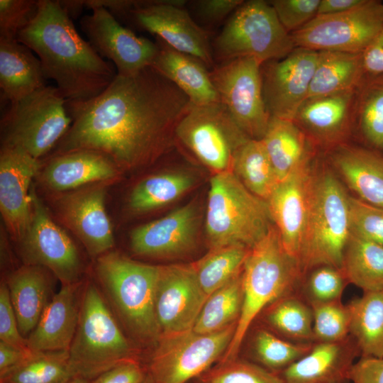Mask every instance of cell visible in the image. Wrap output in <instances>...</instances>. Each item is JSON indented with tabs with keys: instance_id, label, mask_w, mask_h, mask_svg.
Here are the masks:
<instances>
[{
	"instance_id": "obj_1",
	"label": "cell",
	"mask_w": 383,
	"mask_h": 383,
	"mask_svg": "<svg viewBox=\"0 0 383 383\" xmlns=\"http://www.w3.org/2000/svg\"><path fill=\"white\" fill-rule=\"evenodd\" d=\"M191 104L179 88L151 66L133 74H117L95 98L67 101L72 122L53 155L96 151L121 171L149 165L170 148Z\"/></svg>"
},
{
	"instance_id": "obj_2",
	"label": "cell",
	"mask_w": 383,
	"mask_h": 383,
	"mask_svg": "<svg viewBox=\"0 0 383 383\" xmlns=\"http://www.w3.org/2000/svg\"><path fill=\"white\" fill-rule=\"evenodd\" d=\"M38 12L17 40L35 52L46 79L67 101H83L101 94L117 75L77 30L57 0H38Z\"/></svg>"
},
{
	"instance_id": "obj_3",
	"label": "cell",
	"mask_w": 383,
	"mask_h": 383,
	"mask_svg": "<svg viewBox=\"0 0 383 383\" xmlns=\"http://www.w3.org/2000/svg\"><path fill=\"white\" fill-rule=\"evenodd\" d=\"M350 195L327 159H315L299 255L302 276L321 265L342 268L351 234Z\"/></svg>"
},
{
	"instance_id": "obj_4",
	"label": "cell",
	"mask_w": 383,
	"mask_h": 383,
	"mask_svg": "<svg viewBox=\"0 0 383 383\" xmlns=\"http://www.w3.org/2000/svg\"><path fill=\"white\" fill-rule=\"evenodd\" d=\"M302 274L299 261L284 249L274 225L250 248L242 272L243 304L233 338L220 362L236 358L260 313L282 296L297 289Z\"/></svg>"
},
{
	"instance_id": "obj_5",
	"label": "cell",
	"mask_w": 383,
	"mask_h": 383,
	"mask_svg": "<svg viewBox=\"0 0 383 383\" xmlns=\"http://www.w3.org/2000/svg\"><path fill=\"white\" fill-rule=\"evenodd\" d=\"M274 225L267 201L251 193L232 171L213 174L205 218L210 249L232 245L252 248Z\"/></svg>"
},
{
	"instance_id": "obj_6",
	"label": "cell",
	"mask_w": 383,
	"mask_h": 383,
	"mask_svg": "<svg viewBox=\"0 0 383 383\" xmlns=\"http://www.w3.org/2000/svg\"><path fill=\"white\" fill-rule=\"evenodd\" d=\"M160 266L134 261L116 252L97 257L96 273L125 326L138 340L156 343L160 336L155 293Z\"/></svg>"
},
{
	"instance_id": "obj_7",
	"label": "cell",
	"mask_w": 383,
	"mask_h": 383,
	"mask_svg": "<svg viewBox=\"0 0 383 383\" xmlns=\"http://www.w3.org/2000/svg\"><path fill=\"white\" fill-rule=\"evenodd\" d=\"M68 353L75 376L88 381L136 360L134 348L92 282L83 287L79 322Z\"/></svg>"
},
{
	"instance_id": "obj_8",
	"label": "cell",
	"mask_w": 383,
	"mask_h": 383,
	"mask_svg": "<svg viewBox=\"0 0 383 383\" xmlns=\"http://www.w3.org/2000/svg\"><path fill=\"white\" fill-rule=\"evenodd\" d=\"M66 102L56 87L48 85L10 102L1 119V146L40 160L56 148L71 126Z\"/></svg>"
},
{
	"instance_id": "obj_9",
	"label": "cell",
	"mask_w": 383,
	"mask_h": 383,
	"mask_svg": "<svg viewBox=\"0 0 383 383\" xmlns=\"http://www.w3.org/2000/svg\"><path fill=\"white\" fill-rule=\"evenodd\" d=\"M292 37L263 0L244 1L215 40L214 52L221 62L252 57L262 65L283 58L294 48Z\"/></svg>"
},
{
	"instance_id": "obj_10",
	"label": "cell",
	"mask_w": 383,
	"mask_h": 383,
	"mask_svg": "<svg viewBox=\"0 0 383 383\" xmlns=\"http://www.w3.org/2000/svg\"><path fill=\"white\" fill-rule=\"evenodd\" d=\"M175 138L213 174L231 171L234 156L250 138L221 102L191 104Z\"/></svg>"
},
{
	"instance_id": "obj_11",
	"label": "cell",
	"mask_w": 383,
	"mask_h": 383,
	"mask_svg": "<svg viewBox=\"0 0 383 383\" xmlns=\"http://www.w3.org/2000/svg\"><path fill=\"white\" fill-rule=\"evenodd\" d=\"M237 323L211 333L190 330L160 336L152 353L148 374L153 383H187L223 357Z\"/></svg>"
},
{
	"instance_id": "obj_12",
	"label": "cell",
	"mask_w": 383,
	"mask_h": 383,
	"mask_svg": "<svg viewBox=\"0 0 383 383\" xmlns=\"http://www.w3.org/2000/svg\"><path fill=\"white\" fill-rule=\"evenodd\" d=\"M382 28L383 3L365 0L343 13L317 15L291 35L297 48L362 52Z\"/></svg>"
},
{
	"instance_id": "obj_13",
	"label": "cell",
	"mask_w": 383,
	"mask_h": 383,
	"mask_svg": "<svg viewBox=\"0 0 383 383\" xmlns=\"http://www.w3.org/2000/svg\"><path fill=\"white\" fill-rule=\"evenodd\" d=\"M261 66L255 58L240 57L210 71L220 101L244 133L257 140L263 138L271 118L263 97Z\"/></svg>"
},
{
	"instance_id": "obj_14",
	"label": "cell",
	"mask_w": 383,
	"mask_h": 383,
	"mask_svg": "<svg viewBox=\"0 0 383 383\" xmlns=\"http://www.w3.org/2000/svg\"><path fill=\"white\" fill-rule=\"evenodd\" d=\"M18 243L26 265L48 269L62 285L82 281V265L75 244L34 193L30 221Z\"/></svg>"
},
{
	"instance_id": "obj_15",
	"label": "cell",
	"mask_w": 383,
	"mask_h": 383,
	"mask_svg": "<svg viewBox=\"0 0 383 383\" xmlns=\"http://www.w3.org/2000/svg\"><path fill=\"white\" fill-rule=\"evenodd\" d=\"M185 2L138 1L128 16L140 28L155 35L172 48L199 59L208 67H213L209 34L192 18L184 7Z\"/></svg>"
},
{
	"instance_id": "obj_16",
	"label": "cell",
	"mask_w": 383,
	"mask_h": 383,
	"mask_svg": "<svg viewBox=\"0 0 383 383\" xmlns=\"http://www.w3.org/2000/svg\"><path fill=\"white\" fill-rule=\"evenodd\" d=\"M88 9L91 12L81 18V29L97 53L113 64L117 74H133L152 65L157 43L123 27L106 8Z\"/></svg>"
},
{
	"instance_id": "obj_17",
	"label": "cell",
	"mask_w": 383,
	"mask_h": 383,
	"mask_svg": "<svg viewBox=\"0 0 383 383\" xmlns=\"http://www.w3.org/2000/svg\"><path fill=\"white\" fill-rule=\"evenodd\" d=\"M318 52L296 47L283 58L262 65V93L270 117L292 121L307 98Z\"/></svg>"
},
{
	"instance_id": "obj_18",
	"label": "cell",
	"mask_w": 383,
	"mask_h": 383,
	"mask_svg": "<svg viewBox=\"0 0 383 383\" xmlns=\"http://www.w3.org/2000/svg\"><path fill=\"white\" fill-rule=\"evenodd\" d=\"M208 297L191 264L160 265L155 293L160 336L192 330Z\"/></svg>"
},
{
	"instance_id": "obj_19",
	"label": "cell",
	"mask_w": 383,
	"mask_h": 383,
	"mask_svg": "<svg viewBox=\"0 0 383 383\" xmlns=\"http://www.w3.org/2000/svg\"><path fill=\"white\" fill-rule=\"evenodd\" d=\"M104 184L66 192L55 201L60 220L80 240L92 257L108 252L114 245L113 229L105 207Z\"/></svg>"
},
{
	"instance_id": "obj_20",
	"label": "cell",
	"mask_w": 383,
	"mask_h": 383,
	"mask_svg": "<svg viewBox=\"0 0 383 383\" xmlns=\"http://www.w3.org/2000/svg\"><path fill=\"white\" fill-rule=\"evenodd\" d=\"M199 226V209L196 202H190L133 230L131 250L142 257H179L196 246Z\"/></svg>"
},
{
	"instance_id": "obj_21",
	"label": "cell",
	"mask_w": 383,
	"mask_h": 383,
	"mask_svg": "<svg viewBox=\"0 0 383 383\" xmlns=\"http://www.w3.org/2000/svg\"><path fill=\"white\" fill-rule=\"evenodd\" d=\"M355 89L307 98L298 109L292 121L318 151L326 152L353 137Z\"/></svg>"
},
{
	"instance_id": "obj_22",
	"label": "cell",
	"mask_w": 383,
	"mask_h": 383,
	"mask_svg": "<svg viewBox=\"0 0 383 383\" xmlns=\"http://www.w3.org/2000/svg\"><path fill=\"white\" fill-rule=\"evenodd\" d=\"M40 160L21 150L1 146L0 211L12 238L19 242L32 214L30 187L40 169Z\"/></svg>"
},
{
	"instance_id": "obj_23",
	"label": "cell",
	"mask_w": 383,
	"mask_h": 383,
	"mask_svg": "<svg viewBox=\"0 0 383 383\" xmlns=\"http://www.w3.org/2000/svg\"><path fill=\"white\" fill-rule=\"evenodd\" d=\"M316 157L279 182L267 201L284 249L298 261Z\"/></svg>"
},
{
	"instance_id": "obj_24",
	"label": "cell",
	"mask_w": 383,
	"mask_h": 383,
	"mask_svg": "<svg viewBox=\"0 0 383 383\" xmlns=\"http://www.w3.org/2000/svg\"><path fill=\"white\" fill-rule=\"evenodd\" d=\"M82 281L63 284L54 294L35 328L26 338L27 347L34 352L68 351L80 313Z\"/></svg>"
},
{
	"instance_id": "obj_25",
	"label": "cell",
	"mask_w": 383,
	"mask_h": 383,
	"mask_svg": "<svg viewBox=\"0 0 383 383\" xmlns=\"http://www.w3.org/2000/svg\"><path fill=\"white\" fill-rule=\"evenodd\" d=\"M326 154L357 198L383 209V152L348 142Z\"/></svg>"
},
{
	"instance_id": "obj_26",
	"label": "cell",
	"mask_w": 383,
	"mask_h": 383,
	"mask_svg": "<svg viewBox=\"0 0 383 383\" xmlns=\"http://www.w3.org/2000/svg\"><path fill=\"white\" fill-rule=\"evenodd\" d=\"M360 357L350 335L338 342L313 343L307 354L279 374L285 383H346L350 368Z\"/></svg>"
},
{
	"instance_id": "obj_27",
	"label": "cell",
	"mask_w": 383,
	"mask_h": 383,
	"mask_svg": "<svg viewBox=\"0 0 383 383\" xmlns=\"http://www.w3.org/2000/svg\"><path fill=\"white\" fill-rule=\"evenodd\" d=\"M121 172L105 155L80 150L53 155L43 169L42 180L50 189L69 192L114 179Z\"/></svg>"
},
{
	"instance_id": "obj_28",
	"label": "cell",
	"mask_w": 383,
	"mask_h": 383,
	"mask_svg": "<svg viewBox=\"0 0 383 383\" xmlns=\"http://www.w3.org/2000/svg\"><path fill=\"white\" fill-rule=\"evenodd\" d=\"M53 277L43 267L25 264L5 280L20 332L25 338L35 328L54 295Z\"/></svg>"
},
{
	"instance_id": "obj_29",
	"label": "cell",
	"mask_w": 383,
	"mask_h": 383,
	"mask_svg": "<svg viewBox=\"0 0 383 383\" xmlns=\"http://www.w3.org/2000/svg\"><path fill=\"white\" fill-rule=\"evenodd\" d=\"M158 41L159 50L151 67L179 88L192 104L220 101L210 71L203 62Z\"/></svg>"
},
{
	"instance_id": "obj_30",
	"label": "cell",
	"mask_w": 383,
	"mask_h": 383,
	"mask_svg": "<svg viewBox=\"0 0 383 383\" xmlns=\"http://www.w3.org/2000/svg\"><path fill=\"white\" fill-rule=\"evenodd\" d=\"M46 86L40 60L17 39L0 38V88L9 102Z\"/></svg>"
},
{
	"instance_id": "obj_31",
	"label": "cell",
	"mask_w": 383,
	"mask_h": 383,
	"mask_svg": "<svg viewBox=\"0 0 383 383\" xmlns=\"http://www.w3.org/2000/svg\"><path fill=\"white\" fill-rule=\"evenodd\" d=\"M261 140L279 182L317 155L316 148L293 121L271 117Z\"/></svg>"
},
{
	"instance_id": "obj_32",
	"label": "cell",
	"mask_w": 383,
	"mask_h": 383,
	"mask_svg": "<svg viewBox=\"0 0 383 383\" xmlns=\"http://www.w3.org/2000/svg\"><path fill=\"white\" fill-rule=\"evenodd\" d=\"M353 137L383 152V75L363 76L355 89Z\"/></svg>"
},
{
	"instance_id": "obj_33",
	"label": "cell",
	"mask_w": 383,
	"mask_h": 383,
	"mask_svg": "<svg viewBox=\"0 0 383 383\" xmlns=\"http://www.w3.org/2000/svg\"><path fill=\"white\" fill-rule=\"evenodd\" d=\"M259 317L262 326L284 339L297 343H313V309L296 289L271 303Z\"/></svg>"
},
{
	"instance_id": "obj_34",
	"label": "cell",
	"mask_w": 383,
	"mask_h": 383,
	"mask_svg": "<svg viewBox=\"0 0 383 383\" xmlns=\"http://www.w3.org/2000/svg\"><path fill=\"white\" fill-rule=\"evenodd\" d=\"M363 76L362 52L319 51L307 98L354 89Z\"/></svg>"
},
{
	"instance_id": "obj_35",
	"label": "cell",
	"mask_w": 383,
	"mask_h": 383,
	"mask_svg": "<svg viewBox=\"0 0 383 383\" xmlns=\"http://www.w3.org/2000/svg\"><path fill=\"white\" fill-rule=\"evenodd\" d=\"M350 335L360 357H383V290L363 292L347 304Z\"/></svg>"
},
{
	"instance_id": "obj_36",
	"label": "cell",
	"mask_w": 383,
	"mask_h": 383,
	"mask_svg": "<svg viewBox=\"0 0 383 383\" xmlns=\"http://www.w3.org/2000/svg\"><path fill=\"white\" fill-rule=\"evenodd\" d=\"M196 179L189 172L170 170L152 174L140 181L132 189L128 207L143 213L167 205L190 190Z\"/></svg>"
},
{
	"instance_id": "obj_37",
	"label": "cell",
	"mask_w": 383,
	"mask_h": 383,
	"mask_svg": "<svg viewBox=\"0 0 383 383\" xmlns=\"http://www.w3.org/2000/svg\"><path fill=\"white\" fill-rule=\"evenodd\" d=\"M342 270L349 282L362 292L383 290V245L351 233Z\"/></svg>"
},
{
	"instance_id": "obj_38",
	"label": "cell",
	"mask_w": 383,
	"mask_h": 383,
	"mask_svg": "<svg viewBox=\"0 0 383 383\" xmlns=\"http://www.w3.org/2000/svg\"><path fill=\"white\" fill-rule=\"evenodd\" d=\"M231 171L251 193L265 201L279 182L262 140L249 139L238 149Z\"/></svg>"
},
{
	"instance_id": "obj_39",
	"label": "cell",
	"mask_w": 383,
	"mask_h": 383,
	"mask_svg": "<svg viewBox=\"0 0 383 383\" xmlns=\"http://www.w3.org/2000/svg\"><path fill=\"white\" fill-rule=\"evenodd\" d=\"M250 250L239 245L211 248L200 260L191 263L208 296L242 273Z\"/></svg>"
},
{
	"instance_id": "obj_40",
	"label": "cell",
	"mask_w": 383,
	"mask_h": 383,
	"mask_svg": "<svg viewBox=\"0 0 383 383\" xmlns=\"http://www.w3.org/2000/svg\"><path fill=\"white\" fill-rule=\"evenodd\" d=\"M68 351L34 352L0 376L1 383H65L75 377Z\"/></svg>"
},
{
	"instance_id": "obj_41",
	"label": "cell",
	"mask_w": 383,
	"mask_h": 383,
	"mask_svg": "<svg viewBox=\"0 0 383 383\" xmlns=\"http://www.w3.org/2000/svg\"><path fill=\"white\" fill-rule=\"evenodd\" d=\"M243 304L241 273L209 296L193 331L200 333H211L238 323Z\"/></svg>"
},
{
	"instance_id": "obj_42",
	"label": "cell",
	"mask_w": 383,
	"mask_h": 383,
	"mask_svg": "<svg viewBox=\"0 0 383 383\" xmlns=\"http://www.w3.org/2000/svg\"><path fill=\"white\" fill-rule=\"evenodd\" d=\"M313 345L287 340L260 325L252 335L250 350L256 364L279 374L307 354Z\"/></svg>"
},
{
	"instance_id": "obj_43",
	"label": "cell",
	"mask_w": 383,
	"mask_h": 383,
	"mask_svg": "<svg viewBox=\"0 0 383 383\" xmlns=\"http://www.w3.org/2000/svg\"><path fill=\"white\" fill-rule=\"evenodd\" d=\"M348 284L342 268L321 265L312 268L301 277L296 291L312 308L341 300Z\"/></svg>"
},
{
	"instance_id": "obj_44",
	"label": "cell",
	"mask_w": 383,
	"mask_h": 383,
	"mask_svg": "<svg viewBox=\"0 0 383 383\" xmlns=\"http://www.w3.org/2000/svg\"><path fill=\"white\" fill-rule=\"evenodd\" d=\"M196 379V383H285L279 374L248 360L220 362Z\"/></svg>"
},
{
	"instance_id": "obj_45",
	"label": "cell",
	"mask_w": 383,
	"mask_h": 383,
	"mask_svg": "<svg viewBox=\"0 0 383 383\" xmlns=\"http://www.w3.org/2000/svg\"><path fill=\"white\" fill-rule=\"evenodd\" d=\"M313 309V343H333L350 336V315L341 300L320 304Z\"/></svg>"
},
{
	"instance_id": "obj_46",
	"label": "cell",
	"mask_w": 383,
	"mask_h": 383,
	"mask_svg": "<svg viewBox=\"0 0 383 383\" xmlns=\"http://www.w3.org/2000/svg\"><path fill=\"white\" fill-rule=\"evenodd\" d=\"M351 233L383 245V209L350 196Z\"/></svg>"
},
{
	"instance_id": "obj_47",
	"label": "cell",
	"mask_w": 383,
	"mask_h": 383,
	"mask_svg": "<svg viewBox=\"0 0 383 383\" xmlns=\"http://www.w3.org/2000/svg\"><path fill=\"white\" fill-rule=\"evenodd\" d=\"M38 9V0H0V38L17 39Z\"/></svg>"
},
{
	"instance_id": "obj_48",
	"label": "cell",
	"mask_w": 383,
	"mask_h": 383,
	"mask_svg": "<svg viewBox=\"0 0 383 383\" xmlns=\"http://www.w3.org/2000/svg\"><path fill=\"white\" fill-rule=\"evenodd\" d=\"M269 3L281 24L291 34L317 16L320 0H272Z\"/></svg>"
},
{
	"instance_id": "obj_49",
	"label": "cell",
	"mask_w": 383,
	"mask_h": 383,
	"mask_svg": "<svg viewBox=\"0 0 383 383\" xmlns=\"http://www.w3.org/2000/svg\"><path fill=\"white\" fill-rule=\"evenodd\" d=\"M0 340L21 349H28L26 338L21 333L9 291L5 280L0 286Z\"/></svg>"
},
{
	"instance_id": "obj_50",
	"label": "cell",
	"mask_w": 383,
	"mask_h": 383,
	"mask_svg": "<svg viewBox=\"0 0 383 383\" xmlns=\"http://www.w3.org/2000/svg\"><path fill=\"white\" fill-rule=\"evenodd\" d=\"M147 376L140 362L132 360L106 370L89 383H142Z\"/></svg>"
},
{
	"instance_id": "obj_51",
	"label": "cell",
	"mask_w": 383,
	"mask_h": 383,
	"mask_svg": "<svg viewBox=\"0 0 383 383\" xmlns=\"http://www.w3.org/2000/svg\"><path fill=\"white\" fill-rule=\"evenodd\" d=\"M350 383H383V357H360L348 377Z\"/></svg>"
},
{
	"instance_id": "obj_52",
	"label": "cell",
	"mask_w": 383,
	"mask_h": 383,
	"mask_svg": "<svg viewBox=\"0 0 383 383\" xmlns=\"http://www.w3.org/2000/svg\"><path fill=\"white\" fill-rule=\"evenodd\" d=\"M364 76L383 75V28L362 52Z\"/></svg>"
},
{
	"instance_id": "obj_53",
	"label": "cell",
	"mask_w": 383,
	"mask_h": 383,
	"mask_svg": "<svg viewBox=\"0 0 383 383\" xmlns=\"http://www.w3.org/2000/svg\"><path fill=\"white\" fill-rule=\"evenodd\" d=\"M243 2L241 0H200L196 4L201 16L209 21H218L233 13Z\"/></svg>"
},
{
	"instance_id": "obj_54",
	"label": "cell",
	"mask_w": 383,
	"mask_h": 383,
	"mask_svg": "<svg viewBox=\"0 0 383 383\" xmlns=\"http://www.w3.org/2000/svg\"><path fill=\"white\" fill-rule=\"evenodd\" d=\"M30 352L28 348H18L0 340V376L19 365Z\"/></svg>"
},
{
	"instance_id": "obj_55",
	"label": "cell",
	"mask_w": 383,
	"mask_h": 383,
	"mask_svg": "<svg viewBox=\"0 0 383 383\" xmlns=\"http://www.w3.org/2000/svg\"><path fill=\"white\" fill-rule=\"evenodd\" d=\"M365 0H320L317 15H330L349 11Z\"/></svg>"
},
{
	"instance_id": "obj_56",
	"label": "cell",
	"mask_w": 383,
	"mask_h": 383,
	"mask_svg": "<svg viewBox=\"0 0 383 383\" xmlns=\"http://www.w3.org/2000/svg\"><path fill=\"white\" fill-rule=\"evenodd\" d=\"M57 1L72 18L77 17L85 8L84 1L82 0Z\"/></svg>"
},
{
	"instance_id": "obj_57",
	"label": "cell",
	"mask_w": 383,
	"mask_h": 383,
	"mask_svg": "<svg viewBox=\"0 0 383 383\" xmlns=\"http://www.w3.org/2000/svg\"><path fill=\"white\" fill-rule=\"evenodd\" d=\"M65 383H89V381L79 377H75Z\"/></svg>"
},
{
	"instance_id": "obj_58",
	"label": "cell",
	"mask_w": 383,
	"mask_h": 383,
	"mask_svg": "<svg viewBox=\"0 0 383 383\" xmlns=\"http://www.w3.org/2000/svg\"><path fill=\"white\" fill-rule=\"evenodd\" d=\"M142 383H153L150 376L148 373L146 379Z\"/></svg>"
},
{
	"instance_id": "obj_59",
	"label": "cell",
	"mask_w": 383,
	"mask_h": 383,
	"mask_svg": "<svg viewBox=\"0 0 383 383\" xmlns=\"http://www.w3.org/2000/svg\"><path fill=\"white\" fill-rule=\"evenodd\" d=\"M346 383H350L349 382H346Z\"/></svg>"
},
{
	"instance_id": "obj_60",
	"label": "cell",
	"mask_w": 383,
	"mask_h": 383,
	"mask_svg": "<svg viewBox=\"0 0 383 383\" xmlns=\"http://www.w3.org/2000/svg\"><path fill=\"white\" fill-rule=\"evenodd\" d=\"M0 383H1V382H0Z\"/></svg>"
}]
</instances>
